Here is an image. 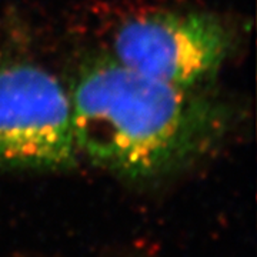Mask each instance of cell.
Listing matches in <instances>:
<instances>
[{
	"label": "cell",
	"mask_w": 257,
	"mask_h": 257,
	"mask_svg": "<svg viewBox=\"0 0 257 257\" xmlns=\"http://www.w3.org/2000/svg\"><path fill=\"white\" fill-rule=\"evenodd\" d=\"M69 96L79 153L130 179L166 175L206 156L233 117L221 101L152 79L114 57L86 63Z\"/></svg>",
	"instance_id": "cell-1"
},
{
	"label": "cell",
	"mask_w": 257,
	"mask_h": 257,
	"mask_svg": "<svg viewBox=\"0 0 257 257\" xmlns=\"http://www.w3.org/2000/svg\"><path fill=\"white\" fill-rule=\"evenodd\" d=\"M233 35L207 13L159 12L124 22L114 37V59L160 82L196 89L216 73Z\"/></svg>",
	"instance_id": "cell-3"
},
{
	"label": "cell",
	"mask_w": 257,
	"mask_h": 257,
	"mask_svg": "<svg viewBox=\"0 0 257 257\" xmlns=\"http://www.w3.org/2000/svg\"><path fill=\"white\" fill-rule=\"evenodd\" d=\"M70 96L46 69L0 63V167L63 170L79 160Z\"/></svg>",
	"instance_id": "cell-2"
}]
</instances>
